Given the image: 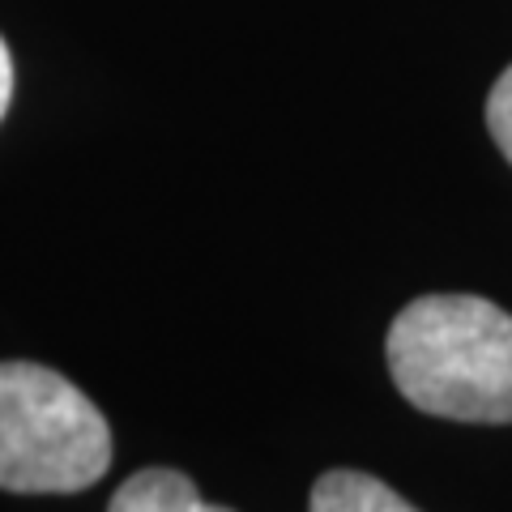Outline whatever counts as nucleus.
<instances>
[{"label":"nucleus","instance_id":"5","mask_svg":"<svg viewBox=\"0 0 512 512\" xmlns=\"http://www.w3.org/2000/svg\"><path fill=\"white\" fill-rule=\"evenodd\" d=\"M487 128L495 137L500 154L512 163V64L500 73V82L491 86V99H487Z\"/></svg>","mask_w":512,"mask_h":512},{"label":"nucleus","instance_id":"2","mask_svg":"<svg viewBox=\"0 0 512 512\" xmlns=\"http://www.w3.org/2000/svg\"><path fill=\"white\" fill-rule=\"evenodd\" d=\"M111 466V431L99 406L52 367L0 363V487L69 495Z\"/></svg>","mask_w":512,"mask_h":512},{"label":"nucleus","instance_id":"1","mask_svg":"<svg viewBox=\"0 0 512 512\" xmlns=\"http://www.w3.org/2000/svg\"><path fill=\"white\" fill-rule=\"evenodd\" d=\"M389 372L410 406L457 423H512V316L478 295H423L397 312Z\"/></svg>","mask_w":512,"mask_h":512},{"label":"nucleus","instance_id":"6","mask_svg":"<svg viewBox=\"0 0 512 512\" xmlns=\"http://www.w3.org/2000/svg\"><path fill=\"white\" fill-rule=\"evenodd\" d=\"M9 99H13V56H9L5 39H0V120H5V111H9Z\"/></svg>","mask_w":512,"mask_h":512},{"label":"nucleus","instance_id":"3","mask_svg":"<svg viewBox=\"0 0 512 512\" xmlns=\"http://www.w3.org/2000/svg\"><path fill=\"white\" fill-rule=\"evenodd\" d=\"M107 512H231L201 500L192 478L180 470H141L111 495Z\"/></svg>","mask_w":512,"mask_h":512},{"label":"nucleus","instance_id":"4","mask_svg":"<svg viewBox=\"0 0 512 512\" xmlns=\"http://www.w3.org/2000/svg\"><path fill=\"white\" fill-rule=\"evenodd\" d=\"M308 512H419L410 508L393 487L359 470H333L312 487Z\"/></svg>","mask_w":512,"mask_h":512}]
</instances>
